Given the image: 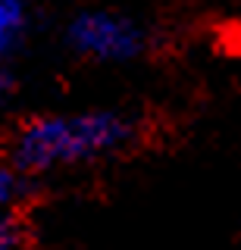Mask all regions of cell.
Segmentation results:
<instances>
[{
    "label": "cell",
    "instance_id": "1",
    "mask_svg": "<svg viewBox=\"0 0 241 250\" xmlns=\"http://www.w3.org/2000/svg\"><path fill=\"white\" fill-rule=\"evenodd\" d=\"M144 128V116L126 106L47 109L13 125L0 150L25 175L44 182L50 175L119 160L141 144Z\"/></svg>",
    "mask_w": 241,
    "mask_h": 250
},
{
    "label": "cell",
    "instance_id": "2",
    "mask_svg": "<svg viewBox=\"0 0 241 250\" xmlns=\"http://www.w3.org/2000/svg\"><path fill=\"white\" fill-rule=\"evenodd\" d=\"M63 44L82 62L131 66L151 53V31L129 13L110 10V6H88L69 16Z\"/></svg>",
    "mask_w": 241,
    "mask_h": 250
},
{
    "label": "cell",
    "instance_id": "3",
    "mask_svg": "<svg viewBox=\"0 0 241 250\" xmlns=\"http://www.w3.org/2000/svg\"><path fill=\"white\" fill-rule=\"evenodd\" d=\"M41 182H35L32 175H25L16 163L0 150V209H16V213H28V207L35 203Z\"/></svg>",
    "mask_w": 241,
    "mask_h": 250
},
{
    "label": "cell",
    "instance_id": "4",
    "mask_svg": "<svg viewBox=\"0 0 241 250\" xmlns=\"http://www.w3.org/2000/svg\"><path fill=\"white\" fill-rule=\"evenodd\" d=\"M28 3L32 0H0V72L10 66V60L25 41L28 19H32Z\"/></svg>",
    "mask_w": 241,
    "mask_h": 250
},
{
    "label": "cell",
    "instance_id": "5",
    "mask_svg": "<svg viewBox=\"0 0 241 250\" xmlns=\"http://www.w3.org/2000/svg\"><path fill=\"white\" fill-rule=\"evenodd\" d=\"M28 213L0 209V250H28Z\"/></svg>",
    "mask_w": 241,
    "mask_h": 250
},
{
    "label": "cell",
    "instance_id": "6",
    "mask_svg": "<svg viewBox=\"0 0 241 250\" xmlns=\"http://www.w3.org/2000/svg\"><path fill=\"white\" fill-rule=\"evenodd\" d=\"M10 91H13V78H10V72H0V104H3L6 97H10Z\"/></svg>",
    "mask_w": 241,
    "mask_h": 250
}]
</instances>
